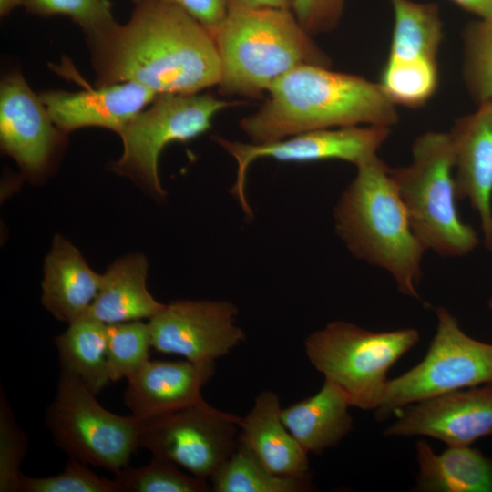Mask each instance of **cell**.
I'll list each match as a JSON object with an SVG mask.
<instances>
[{"instance_id": "6da1fadb", "label": "cell", "mask_w": 492, "mask_h": 492, "mask_svg": "<svg viewBox=\"0 0 492 492\" xmlns=\"http://www.w3.org/2000/svg\"><path fill=\"white\" fill-rule=\"evenodd\" d=\"M97 86L134 82L162 94L218 86L221 67L211 33L179 8L136 5L129 20L87 36Z\"/></svg>"}, {"instance_id": "7a4b0ae2", "label": "cell", "mask_w": 492, "mask_h": 492, "mask_svg": "<svg viewBox=\"0 0 492 492\" xmlns=\"http://www.w3.org/2000/svg\"><path fill=\"white\" fill-rule=\"evenodd\" d=\"M266 101L240 122L251 143L312 130L354 126L392 128L396 106L378 83L329 67L302 64L273 82Z\"/></svg>"}, {"instance_id": "3957f363", "label": "cell", "mask_w": 492, "mask_h": 492, "mask_svg": "<svg viewBox=\"0 0 492 492\" xmlns=\"http://www.w3.org/2000/svg\"><path fill=\"white\" fill-rule=\"evenodd\" d=\"M356 169L335 205V231L355 258L386 272L400 293L420 300L426 250L411 227L391 168L377 155Z\"/></svg>"}, {"instance_id": "277c9868", "label": "cell", "mask_w": 492, "mask_h": 492, "mask_svg": "<svg viewBox=\"0 0 492 492\" xmlns=\"http://www.w3.org/2000/svg\"><path fill=\"white\" fill-rule=\"evenodd\" d=\"M210 33L221 67L218 87L224 95L258 97L300 65L331 66L290 9L231 5Z\"/></svg>"}, {"instance_id": "5b68a950", "label": "cell", "mask_w": 492, "mask_h": 492, "mask_svg": "<svg viewBox=\"0 0 492 492\" xmlns=\"http://www.w3.org/2000/svg\"><path fill=\"white\" fill-rule=\"evenodd\" d=\"M409 164L390 175L406 209L411 227L426 251L444 258L464 257L480 240L464 222L456 200L454 155L448 132L427 131L411 149Z\"/></svg>"}, {"instance_id": "8992f818", "label": "cell", "mask_w": 492, "mask_h": 492, "mask_svg": "<svg viewBox=\"0 0 492 492\" xmlns=\"http://www.w3.org/2000/svg\"><path fill=\"white\" fill-rule=\"evenodd\" d=\"M419 342L415 328L373 332L345 321H333L304 341L305 354L324 379L340 387L352 406L380 405L390 368Z\"/></svg>"}, {"instance_id": "52a82bcc", "label": "cell", "mask_w": 492, "mask_h": 492, "mask_svg": "<svg viewBox=\"0 0 492 492\" xmlns=\"http://www.w3.org/2000/svg\"><path fill=\"white\" fill-rule=\"evenodd\" d=\"M95 395L77 375L61 368L46 423L69 457L117 474L139 447L142 422L109 412Z\"/></svg>"}, {"instance_id": "ba28073f", "label": "cell", "mask_w": 492, "mask_h": 492, "mask_svg": "<svg viewBox=\"0 0 492 492\" xmlns=\"http://www.w3.org/2000/svg\"><path fill=\"white\" fill-rule=\"evenodd\" d=\"M436 329L423 360L389 379L375 418L448 392L492 384V343L469 336L446 307L436 309Z\"/></svg>"}, {"instance_id": "9c48e42d", "label": "cell", "mask_w": 492, "mask_h": 492, "mask_svg": "<svg viewBox=\"0 0 492 492\" xmlns=\"http://www.w3.org/2000/svg\"><path fill=\"white\" fill-rule=\"evenodd\" d=\"M235 104L209 93L158 95L118 132L123 153L112 169L139 184L151 196L164 198L166 191L158 169L163 149L171 142H185L203 134L219 112Z\"/></svg>"}, {"instance_id": "30bf717a", "label": "cell", "mask_w": 492, "mask_h": 492, "mask_svg": "<svg viewBox=\"0 0 492 492\" xmlns=\"http://www.w3.org/2000/svg\"><path fill=\"white\" fill-rule=\"evenodd\" d=\"M239 419L204 401L142 422L139 447L207 480L236 449Z\"/></svg>"}, {"instance_id": "8fae6325", "label": "cell", "mask_w": 492, "mask_h": 492, "mask_svg": "<svg viewBox=\"0 0 492 492\" xmlns=\"http://www.w3.org/2000/svg\"><path fill=\"white\" fill-rule=\"evenodd\" d=\"M390 132L391 128L385 127L354 126L312 130L260 144L232 141L219 136L214 140L235 159L237 173L231 191L245 214L252 217L245 188L247 170L254 160L261 158L289 162L339 159L357 167L377 156Z\"/></svg>"}, {"instance_id": "7c38bea8", "label": "cell", "mask_w": 492, "mask_h": 492, "mask_svg": "<svg viewBox=\"0 0 492 492\" xmlns=\"http://www.w3.org/2000/svg\"><path fill=\"white\" fill-rule=\"evenodd\" d=\"M237 307L228 301L179 300L149 319L152 347L199 364H215L245 339L236 324Z\"/></svg>"}, {"instance_id": "4fadbf2b", "label": "cell", "mask_w": 492, "mask_h": 492, "mask_svg": "<svg viewBox=\"0 0 492 492\" xmlns=\"http://www.w3.org/2000/svg\"><path fill=\"white\" fill-rule=\"evenodd\" d=\"M384 429L386 437L426 436L471 446L492 435V384L456 390L411 404Z\"/></svg>"}, {"instance_id": "5bb4252c", "label": "cell", "mask_w": 492, "mask_h": 492, "mask_svg": "<svg viewBox=\"0 0 492 492\" xmlns=\"http://www.w3.org/2000/svg\"><path fill=\"white\" fill-rule=\"evenodd\" d=\"M63 135L19 71L4 77L0 85L1 148L26 175L37 177L46 169Z\"/></svg>"}, {"instance_id": "9a60e30c", "label": "cell", "mask_w": 492, "mask_h": 492, "mask_svg": "<svg viewBox=\"0 0 492 492\" xmlns=\"http://www.w3.org/2000/svg\"><path fill=\"white\" fill-rule=\"evenodd\" d=\"M454 155L456 197L466 200L479 220L485 246L492 241V100L458 118L448 132Z\"/></svg>"}, {"instance_id": "2e32d148", "label": "cell", "mask_w": 492, "mask_h": 492, "mask_svg": "<svg viewBox=\"0 0 492 492\" xmlns=\"http://www.w3.org/2000/svg\"><path fill=\"white\" fill-rule=\"evenodd\" d=\"M157 96L153 90L134 82L97 86L77 92L47 90L39 94L53 123L64 134L87 127L118 133Z\"/></svg>"}, {"instance_id": "e0dca14e", "label": "cell", "mask_w": 492, "mask_h": 492, "mask_svg": "<svg viewBox=\"0 0 492 492\" xmlns=\"http://www.w3.org/2000/svg\"><path fill=\"white\" fill-rule=\"evenodd\" d=\"M215 373V364L149 360L128 378L124 402L144 422L204 402L202 387Z\"/></svg>"}, {"instance_id": "ac0fdd59", "label": "cell", "mask_w": 492, "mask_h": 492, "mask_svg": "<svg viewBox=\"0 0 492 492\" xmlns=\"http://www.w3.org/2000/svg\"><path fill=\"white\" fill-rule=\"evenodd\" d=\"M101 274L94 272L69 241L56 234L44 264L41 302L58 321L70 323L95 300Z\"/></svg>"}, {"instance_id": "d6986e66", "label": "cell", "mask_w": 492, "mask_h": 492, "mask_svg": "<svg viewBox=\"0 0 492 492\" xmlns=\"http://www.w3.org/2000/svg\"><path fill=\"white\" fill-rule=\"evenodd\" d=\"M281 412L276 393H260L251 409L238 421L239 436L272 474L310 476L308 454L284 425Z\"/></svg>"}, {"instance_id": "ffe728a7", "label": "cell", "mask_w": 492, "mask_h": 492, "mask_svg": "<svg viewBox=\"0 0 492 492\" xmlns=\"http://www.w3.org/2000/svg\"><path fill=\"white\" fill-rule=\"evenodd\" d=\"M352 406L344 392L324 379L313 395L282 408L284 425L309 454H321L339 444L353 429Z\"/></svg>"}, {"instance_id": "44dd1931", "label": "cell", "mask_w": 492, "mask_h": 492, "mask_svg": "<svg viewBox=\"0 0 492 492\" xmlns=\"http://www.w3.org/2000/svg\"><path fill=\"white\" fill-rule=\"evenodd\" d=\"M149 264L142 254H130L112 263L104 274L87 313L105 324L151 319L165 304L148 291Z\"/></svg>"}, {"instance_id": "7402d4cb", "label": "cell", "mask_w": 492, "mask_h": 492, "mask_svg": "<svg viewBox=\"0 0 492 492\" xmlns=\"http://www.w3.org/2000/svg\"><path fill=\"white\" fill-rule=\"evenodd\" d=\"M415 492H492V458L471 446H449L436 454L424 439L415 444Z\"/></svg>"}, {"instance_id": "603a6c76", "label": "cell", "mask_w": 492, "mask_h": 492, "mask_svg": "<svg viewBox=\"0 0 492 492\" xmlns=\"http://www.w3.org/2000/svg\"><path fill=\"white\" fill-rule=\"evenodd\" d=\"M394 26L387 60L405 63L437 61L443 22L434 3L390 0Z\"/></svg>"}, {"instance_id": "cb8c5ba5", "label": "cell", "mask_w": 492, "mask_h": 492, "mask_svg": "<svg viewBox=\"0 0 492 492\" xmlns=\"http://www.w3.org/2000/svg\"><path fill=\"white\" fill-rule=\"evenodd\" d=\"M61 368L77 375L96 395L110 382L107 368V324L87 312L55 337Z\"/></svg>"}, {"instance_id": "d4e9b609", "label": "cell", "mask_w": 492, "mask_h": 492, "mask_svg": "<svg viewBox=\"0 0 492 492\" xmlns=\"http://www.w3.org/2000/svg\"><path fill=\"white\" fill-rule=\"evenodd\" d=\"M214 492H306L311 477H280L269 471L239 436L231 456L210 478Z\"/></svg>"}, {"instance_id": "484cf974", "label": "cell", "mask_w": 492, "mask_h": 492, "mask_svg": "<svg viewBox=\"0 0 492 492\" xmlns=\"http://www.w3.org/2000/svg\"><path fill=\"white\" fill-rule=\"evenodd\" d=\"M378 84L395 106L420 108L437 89V61L405 63L386 60Z\"/></svg>"}, {"instance_id": "4316f807", "label": "cell", "mask_w": 492, "mask_h": 492, "mask_svg": "<svg viewBox=\"0 0 492 492\" xmlns=\"http://www.w3.org/2000/svg\"><path fill=\"white\" fill-rule=\"evenodd\" d=\"M152 347L149 323L107 324V368L110 382L129 378L149 360Z\"/></svg>"}, {"instance_id": "83f0119b", "label": "cell", "mask_w": 492, "mask_h": 492, "mask_svg": "<svg viewBox=\"0 0 492 492\" xmlns=\"http://www.w3.org/2000/svg\"><path fill=\"white\" fill-rule=\"evenodd\" d=\"M114 479L120 492H207V480L179 470L178 465L153 456L146 466H125Z\"/></svg>"}, {"instance_id": "f1b7e54d", "label": "cell", "mask_w": 492, "mask_h": 492, "mask_svg": "<svg viewBox=\"0 0 492 492\" xmlns=\"http://www.w3.org/2000/svg\"><path fill=\"white\" fill-rule=\"evenodd\" d=\"M464 43L467 89L478 104L492 100V15L468 26Z\"/></svg>"}, {"instance_id": "f546056e", "label": "cell", "mask_w": 492, "mask_h": 492, "mask_svg": "<svg viewBox=\"0 0 492 492\" xmlns=\"http://www.w3.org/2000/svg\"><path fill=\"white\" fill-rule=\"evenodd\" d=\"M20 492H120L117 481L98 477L87 464L69 457L64 470L46 477L22 476Z\"/></svg>"}, {"instance_id": "4dcf8cb0", "label": "cell", "mask_w": 492, "mask_h": 492, "mask_svg": "<svg viewBox=\"0 0 492 492\" xmlns=\"http://www.w3.org/2000/svg\"><path fill=\"white\" fill-rule=\"evenodd\" d=\"M26 434L19 427L2 392L0 402V491L20 492L21 463L26 453Z\"/></svg>"}, {"instance_id": "1f68e13d", "label": "cell", "mask_w": 492, "mask_h": 492, "mask_svg": "<svg viewBox=\"0 0 492 492\" xmlns=\"http://www.w3.org/2000/svg\"><path fill=\"white\" fill-rule=\"evenodd\" d=\"M23 5L40 15H67L87 36L101 31L116 22L109 0H24Z\"/></svg>"}, {"instance_id": "d6a6232c", "label": "cell", "mask_w": 492, "mask_h": 492, "mask_svg": "<svg viewBox=\"0 0 492 492\" xmlns=\"http://www.w3.org/2000/svg\"><path fill=\"white\" fill-rule=\"evenodd\" d=\"M347 0H292V11L311 36L333 30L342 18Z\"/></svg>"}, {"instance_id": "836d02e7", "label": "cell", "mask_w": 492, "mask_h": 492, "mask_svg": "<svg viewBox=\"0 0 492 492\" xmlns=\"http://www.w3.org/2000/svg\"><path fill=\"white\" fill-rule=\"evenodd\" d=\"M136 5L146 3L176 6L213 32L228 15L231 0H131Z\"/></svg>"}, {"instance_id": "e575fe53", "label": "cell", "mask_w": 492, "mask_h": 492, "mask_svg": "<svg viewBox=\"0 0 492 492\" xmlns=\"http://www.w3.org/2000/svg\"><path fill=\"white\" fill-rule=\"evenodd\" d=\"M231 5L253 9L275 8L292 10V0H231Z\"/></svg>"}, {"instance_id": "d590c367", "label": "cell", "mask_w": 492, "mask_h": 492, "mask_svg": "<svg viewBox=\"0 0 492 492\" xmlns=\"http://www.w3.org/2000/svg\"><path fill=\"white\" fill-rule=\"evenodd\" d=\"M480 19L492 15V0H451Z\"/></svg>"}, {"instance_id": "8d00e7d4", "label": "cell", "mask_w": 492, "mask_h": 492, "mask_svg": "<svg viewBox=\"0 0 492 492\" xmlns=\"http://www.w3.org/2000/svg\"><path fill=\"white\" fill-rule=\"evenodd\" d=\"M24 0H0V14L2 16L8 15L18 5H23Z\"/></svg>"}, {"instance_id": "74e56055", "label": "cell", "mask_w": 492, "mask_h": 492, "mask_svg": "<svg viewBox=\"0 0 492 492\" xmlns=\"http://www.w3.org/2000/svg\"><path fill=\"white\" fill-rule=\"evenodd\" d=\"M489 251H492V241H491V246H490V250H489Z\"/></svg>"}]
</instances>
